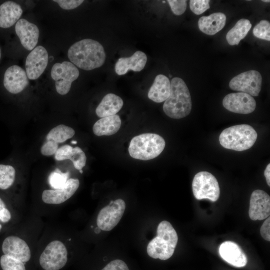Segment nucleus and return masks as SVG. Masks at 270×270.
I'll list each match as a JSON object with an SVG mask.
<instances>
[{"label":"nucleus","mask_w":270,"mask_h":270,"mask_svg":"<svg viewBox=\"0 0 270 270\" xmlns=\"http://www.w3.org/2000/svg\"><path fill=\"white\" fill-rule=\"evenodd\" d=\"M102 270H129V269L123 260H114L106 264Z\"/></svg>","instance_id":"37"},{"label":"nucleus","mask_w":270,"mask_h":270,"mask_svg":"<svg viewBox=\"0 0 270 270\" xmlns=\"http://www.w3.org/2000/svg\"><path fill=\"white\" fill-rule=\"evenodd\" d=\"M15 31L22 45L27 50H32L36 46L40 32L38 26L26 20L21 18L16 23Z\"/></svg>","instance_id":"16"},{"label":"nucleus","mask_w":270,"mask_h":270,"mask_svg":"<svg viewBox=\"0 0 270 270\" xmlns=\"http://www.w3.org/2000/svg\"><path fill=\"white\" fill-rule=\"evenodd\" d=\"M164 140L160 136L146 133L134 137L130 144L128 152L134 158L147 160L158 156L165 147Z\"/></svg>","instance_id":"5"},{"label":"nucleus","mask_w":270,"mask_h":270,"mask_svg":"<svg viewBox=\"0 0 270 270\" xmlns=\"http://www.w3.org/2000/svg\"><path fill=\"white\" fill-rule=\"evenodd\" d=\"M248 214L253 220H262L270 214V196L260 190H254L250 196Z\"/></svg>","instance_id":"13"},{"label":"nucleus","mask_w":270,"mask_h":270,"mask_svg":"<svg viewBox=\"0 0 270 270\" xmlns=\"http://www.w3.org/2000/svg\"><path fill=\"white\" fill-rule=\"evenodd\" d=\"M79 186L78 179L70 178L60 188L44 190L42 194V201L48 204H62L73 196Z\"/></svg>","instance_id":"15"},{"label":"nucleus","mask_w":270,"mask_h":270,"mask_svg":"<svg viewBox=\"0 0 270 270\" xmlns=\"http://www.w3.org/2000/svg\"><path fill=\"white\" fill-rule=\"evenodd\" d=\"M262 82L260 74L258 71L250 70L233 78L230 82L229 86L232 90L256 96L261 90Z\"/></svg>","instance_id":"9"},{"label":"nucleus","mask_w":270,"mask_h":270,"mask_svg":"<svg viewBox=\"0 0 270 270\" xmlns=\"http://www.w3.org/2000/svg\"><path fill=\"white\" fill-rule=\"evenodd\" d=\"M121 124L120 117L117 114L102 118L94 124L93 132L97 136L112 135L120 130Z\"/></svg>","instance_id":"24"},{"label":"nucleus","mask_w":270,"mask_h":270,"mask_svg":"<svg viewBox=\"0 0 270 270\" xmlns=\"http://www.w3.org/2000/svg\"><path fill=\"white\" fill-rule=\"evenodd\" d=\"M1 55H2V52H1L0 48V58H1Z\"/></svg>","instance_id":"44"},{"label":"nucleus","mask_w":270,"mask_h":270,"mask_svg":"<svg viewBox=\"0 0 270 270\" xmlns=\"http://www.w3.org/2000/svg\"><path fill=\"white\" fill-rule=\"evenodd\" d=\"M253 34L256 38L270 40V24L266 20H260L253 29Z\"/></svg>","instance_id":"31"},{"label":"nucleus","mask_w":270,"mask_h":270,"mask_svg":"<svg viewBox=\"0 0 270 270\" xmlns=\"http://www.w3.org/2000/svg\"><path fill=\"white\" fill-rule=\"evenodd\" d=\"M146 61V54L138 50L130 57L118 58L115 64V72L119 76L125 74L129 70L140 72L144 68Z\"/></svg>","instance_id":"19"},{"label":"nucleus","mask_w":270,"mask_h":270,"mask_svg":"<svg viewBox=\"0 0 270 270\" xmlns=\"http://www.w3.org/2000/svg\"><path fill=\"white\" fill-rule=\"evenodd\" d=\"M226 16L222 12L213 13L208 16H203L198 21L200 30L208 35H214L225 26Z\"/></svg>","instance_id":"22"},{"label":"nucleus","mask_w":270,"mask_h":270,"mask_svg":"<svg viewBox=\"0 0 270 270\" xmlns=\"http://www.w3.org/2000/svg\"><path fill=\"white\" fill-rule=\"evenodd\" d=\"M192 107L190 94L185 82L180 78H174L170 96L163 105L164 112L170 118L179 119L189 114Z\"/></svg>","instance_id":"2"},{"label":"nucleus","mask_w":270,"mask_h":270,"mask_svg":"<svg viewBox=\"0 0 270 270\" xmlns=\"http://www.w3.org/2000/svg\"><path fill=\"white\" fill-rule=\"evenodd\" d=\"M2 250L4 254L22 262H27L30 258V249L26 242L16 236L7 237L3 242Z\"/></svg>","instance_id":"17"},{"label":"nucleus","mask_w":270,"mask_h":270,"mask_svg":"<svg viewBox=\"0 0 270 270\" xmlns=\"http://www.w3.org/2000/svg\"><path fill=\"white\" fill-rule=\"evenodd\" d=\"M260 232L263 238L270 241V218L268 216L261 226Z\"/></svg>","instance_id":"38"},{"label":"nucleus","mask_w":270,"mask_h":270,"mask_svg":"<svg viewBox=\"0 0 270 270\" xmlns=\"http://www.w3.org/2000/svg\"><path fill=\"white\" fill-rule=\"evenodd\" d=\"M252 28L250 21L246 18L238 20L226 35V40L231 46L238 45L248 34Z\"/></svg>","instance_id":"25"},{"label":"nucleus","mask_w":270,"mask_h":270,"mask_svg":"<svg viewBox=\"0 0 270 270\" xmlns=\"http://www.w3.org/2000/svg\"><path fill=\"white\" fill-rule=\"evenodd\" d=\"M70 173L62 172L60 169L56 168L48 176V182L50 186L54 190L62 188L66 184Z\"/></svg>","instance_id":"28"},{"label":"nucleus","mask_w":270,"mask_h":270,"mask_svg":"<svg viewBox=\"0 0 270 270\" xmlns=\"http://www.w3.org/2000/svg\"><path fill=\"white\" fill-rule=\"evenodd\" d=\"M170 92V82L166 76L160 74L156 76L148 92V98L156 102L165 101Z\"/></svg>","instance_id":"21"},{"label":"nucleus","mask_w":270,"mask_h":270,"mask_svg":"<svg viewBox=\"0 0 270 270\" xmlns=\"http://www.w3.org/2000/svg\"><path fill=\"white\" fill-rule=\"evenodd\" d=\"M28 83L26 72L20 66H12L4 72V85L6 90L12 94L20 92Z\"/></svg>","instance_id":"14"},{"label":"nucleus","mask_w":270,"mask_h":270,"mask_svg":"<svg viewBox=\"0 0 270 270\" xmlns=\"http://www.w3.org/2000/svg\"><path fill=\"white\" fill-rule=\"evenodd\" d=\"M48 55L42 46L34 48L28 54L26 60V70L28 78H38L44 72L48 64Z\"/></svg>","instance_id":"11"},{"label":"nucleus","mask_w":270,"mask_h":270,"mask_svg":"<svg viewBox=\"0 0 270 270\" xmlns=\"http://www.w3.org/2000/svg\"><path fill=\"white\" fill-rule=\"evenodd\" d=\"M124 104L122 100L114 94H108L102 99L96 110V115L104 118L116 114Z\"/></svg>","instance_id":"23"},{"label":"nucleus","mask_w":270,"mask_h":270,"mask_svg":"<svg viewBox=\"0 0 270 270\" xmlns=\"http://www.w3.org/2000/svg\"><path fill=\"white\" fill-rule=\"evenodd\" d=\"M219 254L224 261L236 267L244 266L248 262L246 256L242 250L232 241H225L221 244Z\"/></svg>","instance_id":"18"},{"label":"nucleus","mask_w":270,"mask_h":270,"mask_svg":"<svg viewBox=\"0 0 270 270\" xmlns=\"http://www.w3.org/2000/svg\"><path fill=\"white\" fill-rule=\"evenodd\" d=\"M64 10H70L76 8L83 2L82 0H54Z\"/></svg>","instance_id":"36"},{"label":"nucleus","mask_w":270,"mask_h":270,"mask_svg":"<svg viewBox=\"0 0 270 270\" xmlns=\"http://www.w3.org/2000/svg\"><path fill=\"white\" fill-rule=\"evenodd\" d=\"M192 190L195 198L198 200L208 199L216 202L219 198L220 189L215 176L209 172L197 173L192 182Z\"/></svg>","instance_id":"6"},{"label":"nucleus","mask_w":270,"mask_h":270,"mask_svg":"<svg viewBox=\"0 0 270 270\" xmlns=\"http://www.w3.org/2000/svg\"><path fill=\"white\" fill-rule=\"evenodd\" d=\"M79 74L76 66L68 61L54 64L50 72L51 77L56 82V92L62 95L69 92L72 82L78 78Z\"/></svg>","instance_id":"7"},{"label":"nucleus","mask_w":270,"mask_h":270,"mask_svg":"<svg viewBox=\"0 0 270 270\" xmlns=\"http://www.w3.org/2000/svg\"><path fill=\"white\" fill-rule=\"evenodd\" d=\"M68 252L64 244L54 240L48 244L40 258V264L44 270H59L66 264Z\"/></svg>","instance_id":"8"},{"label":"nucleus","mask_w":270,"mask_h":270,"mask_svg":"<svg viewBox=\"0 0 270 270\" xmlns=\"http://www.w3.org/2000/svg\"><path fill=\"white\" fill-rule=\"evenodd\" d=\"M16 170L10 165L0 164V188L6 190L14 183Z\"/></svg>","instance_id":"27"},{"label":"nucleus","mask_w":270,"mask_h":270,"mask_svg":"<svg viewBox=\"0 0 270 270\" xmlns=\"http://www.w3.org/2000/svg\"><path fill=\"white\" fill-rule=\"evenodd\" d=\"M75 134L74 130L64 124L58 125L52 128L47 134L46 140L62 143L72 138Z\"/></svg>","instance_id":"26"},{"label":"nucleus","mask_w":270,"mask_h":270,"mask_svg":"<svg viewBox=\"0 0 270 270\" xmlns=\"http://www.w3.org/2000/svg\"><path fill=\"white\" fill-rule=\"evenodd\" d=\"M262 1L266 2H270L269 0H262Z\"/></svg>","instance_id":"42"},{"label":"nucleus","mask_w":270,"mask_h":270,"mask_svg":"<svg viewBox=\"0 0 270 270\" xmlns=\"http://www.w3.org/2000/svg\"><path fill=\"white\" fill-rule=\"evenodd\" d=\"M168 2L175 15L180 16L186 10L187 1L186 0H168Z\"/></svg>","instance_id":"33"},{"label":"nucleus","mask_w":270,"mask_h":270,"mask_svg":"<svg viewBox=\"0 0 270 270\" xmlns=\"http://www.w3.org/2000/svg\"><path fill=\"white\" fill-rule=\"evenodd\" d=\"M126 209V203L120 198L112 200L102 208L96 219L98 228L104 231L113 229L122 218Z\"/></svg>","instance_id":"10"},{"label":"nucleus","mask_w":270,"mask_h":270,"mask_svg":"<svg viewBox=\"0 0 270 270\" xmlns=\"http://www.w3.org/2000/svg\"><path fill=\"white\" fill-rule=\"evenodd\" d=\"M71 143L72 144H76L77 143V142L76 141V140H72L71 142Z\"/></svg>","instance_id":"41"},{"label":"nucleus","mask_w":270,"mask_h":270,"mask_svg":"<svg viewBox=\"0 0 270 270\" xmlns=\"http://www.w3.org/2000/svg\"><path fill=\"white\" fill-rule=\"evenodd\" d=\"M208 0H190V8L194 14H200L210 8Z\"/></svg>","instance_id":"32"},{"label":"nucleus","mask_w":270,"mask_h":270,"mask_svg":"<svg viewBox=\"0 0 270 270\" xmlns=\"http://www.w3.org/2000/svg\"><path fill=\"white\" fill-rule=\"evenodd\" d=\"M0 264L2 270H26L23 262L5 254L1 256Z\"/></svg>","instance_id":"29"},{"label":"nucleus","mask_w":270,"mask_h":270,"mask_svg":"<svg viewBox=\"0 0 270 270\" xmlns=\"http://www.w3.org/2000/svg\"><path fill=\"white\" fill-rule=\"evenodd\" d=\"M1 228H2V225L0 224V230Z\"/></svg>","instance_id":"45"},{"label":"nucleus","mask_w":270,"mask_h":270,"mask_svg":"<svg viewBox=\"0 0 270 270\" xmlns=\"http://www.w3.org/2000/svg\"><path fill=\"white\" fill-rule=\"evenodd\" d=\"M58 149V144L52 140H47L42 146L40 152L45 156L54 154Z\"/></svg>","instance_id":"34"},{"label":"nucleus","mask_w":270,"mask_h":270,"mask_svg":"<svg viewBox=\"0 0 270 270\" xmlns=\"http://www.w3.org/2000/svg\"><path fill=\"white\" fill-rule=\"evenodd\" d=\"M11 218V214L4 202L0 198V220L3 222H8Z\"/></svg>","instance_id":"39"},{"label":"nucleus","mask_w":270,"mask_h":270,"mask_svg":"<svg viewBox=\"0 0 270 270\" xmlns=\"http://www.w3.org/2000/svg\"><path fill=\"white\" fill-rule=\"evenodd\" d=\"M68 56L74 66L86 70L102 66L106 57L103 46L98 41L90 38L83 39L72 45Z\"/></svg>","instance_id":"1"},{"label":"nucleus","mask_w":270,"mask_h":270,"mask_svg":"<svg viewBox=\"0 0 270 270\" xmlns=\"http://www.w3.org/2000/svg\"><path fill=\"white\" fill-rule=\"evenodd\" d=\"M68 160H70L72 162L74 167L76 170H82L86 165V156L80 147L76 146L73 148Z\"/></svg>","instance_id":"30"},{"label":"nucleus","mask_w":270,"mask_h":270,"mask_svg":"<svg viewBox=\"0 0 270 270\" xmlns=\"http://www.w3.org/2000/svg\"><path fill=\"white\" fill-rule=\"evenodd\" d=\"M157 236L147 246V253L153 258L166 260L174 254L178 236L171 224L166 220L161 222L156 230Z\"/></svg>","instance_id":"3"},{"label":"nucleus","mask_w":270,"mask_h":270,"mask_svg":"<svg viewBox=\"0 0 270 270\" xmlns=\"http://www.w3.org/2000/svg\"><path fill=\"white\" fill-rule=\"evenodd\" d=\"M222 104L227 110L234 113L248 114L253 112L256 107V102L250 95L239 92L226 95Z\"/></svg>","instance_id":"12"},{"label":"nucleus","mask_w":270,"mask_h":270,"mask_svg":"<svg viewBox=\"0 0 270 270\" xmlns=\"http://www.w3.org/2000/svg\"><path fill=\"white\" fill-rule=\"evenodd\" d=\"M264 176L266 178L267 184L270 186V164H268L266 166L264 171Z\"/></svg>","instance_id":"40"},{"label":"nucleus","mask_w":270,"mask_h":270,"mask_svg":"<svg viewBox=\"0 0 270 270\" xmlns=\"http://www.w3.org/2000/svg\"><path fill=\"white\" fill-rule=\"evenodd\" d=\"M257 133L246 124L236 125L224 129L220 135V144L227 149L243 151L250 148L255 143Z\"/></svg>","instance_id":"4"},{"label":"nucleus","mask_w":270,"mask_h":270,"mask_svg":"<svg viewBox=\"0 0 270 270\" xmlns=\"http://www.w3.org/2000/svg\"><path fill=\"white\" fill-rule=\"evenodd\" d=\"M73 148L68 145L65 144L60 148L54 154V158L56 160L61 161L68 159V157L72 152Z\"/></svg>","instance_id":"35"},{"label":"nucleus","mask_w":270,"mask_h":270,"mask_svg":"<svg viewBox=\"0 0 270 270\" xmlns=\"http://www.w3.org/2000/svg\"><path fill=\"white\" fill-rule=\"evenodd\" d=\"M22 14V10L18 4L6 1L0 6V28H8L17 22Z\"/></svg>","instance_id":"20"},{"label":"nucleus","mask_w":270,"mask_h":270,"mask_svg":"<svg viewBox=\"0 0 270 270\" xmlns=\"http://www.w3.org/2000/svg\"><path fill=\"white\" fill-rule=\"evenodd\" d=\"M79 172H80V173L82 174L83 172V171L82 170H79Z\"/></svg>","instance_id":"43"}]
</instances>
